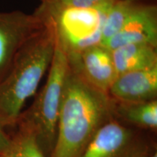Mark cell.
Masks as SVG:
<instances>
[{"instance_id":"1","label":"cell","mask_w":157,"mask_h":157,"mask_svg":"<svg viewBox=\"0 0 157 157\" xmlns=\"http://www.w3.org/2000/svg\"><path fill=\"white\" fill-rule=\"evenodd\" d=\"M116 103L109 94L90 85L68 65L50 157H77L98 129L113 119Z\"/></svg>"},{"instance_id":"2","label":"cell","mask_w":157,"mask_h":157,"mask_svg":"<svg viewBox=\"0 0 157 157\" xmlns=\"http://www.w3.org/2000/svg\"><path fill=\"white\" fill-rule=\"evenodd\" d=\"M42 17L46 23L44 28L21 47L0 80V124L5 127L17 124L25 102L36 95L50 68L56 48V32L52 23Z\"/></svg>"},{"instance_id":"3","label":"cell","mask_w":157,"mask_h":157,"mask_svg":"<svg viewBox=\"0 0 157 157\" xmlns=\"http://www.w3.org/2000/svg\"><path fill=\"white\" fill-rule=\"evenodd\" d=\"M68 68V57L56 40V48L44 86L33 103L23 111L17 124L31 131L45 156L50 157L54 148L63 89Z\"/></svg>"},{"instance_id":"4","label":"cell","mask_w":157,"mask_h":157,"mask_svg":"<svg viewBox=\"0 0 157 157\" xmlns=\"http://www.w3.org/2000/svg\"><path fill=\"white\" fill-rule=\"evenodd\" d=\"M113 3L100 8H76L42 2L34 13L52 23L57 42L67 54L101 44L104 21Z\"/></svg>"},{"instance_id":"5","label":"cell","mask_w":157,"mask_h":157,"mask_svg":"<svg viewBox=\"0 0 157 157\" xmlns=\"http://www.w3.org/2000/svg\"><path fill=\"white\" fill-rule=\"evenodd\" d=\"M45 25L44 20L35 13H0V80L7 74L21 47Z\"/></svg>"},{"instance_id":"6","label":"cell","mask_w":157,"mask_h":157,"mask_svg":"<svg viewBox=\"0 0 157 157\" xmlns=\"http://www.w3.org/2000/svg\"><path fill=\"white\" fill-rule=\"evenodd\" d=\"M66 55L68 65L76 74L90 85L108 93L118 76L111 50L98 44Z\"/></svg>"},{"instance_id":"7","label":"cell","mask_w":157,"mask_h":157,"mask_svg":"<svg viewBox=\"0 0 157 157\" xmlns=\"http://www.w3.org/2000/svg\"><path fill=\"white\" fill-rule=\"evenodd\" d=\"M129 44L157 48V7L137 4L121 30L103 44L110 50Z\"/></svg>"},{"instance_id":"8","label":"cell","mask_w":157,"mask_h":157,"mask_svg":"<svg viewBox=\"0 0 157 157\" xmlns=\"http://www.w3.org/2000/svg\"><path fill=\"white\" fill-rule=\"evenodd\" d=\"M135 150L132 130L113 119L98 129L77 157H129Z\"/></svg>"},{"instance_id":"9","label":"cell","mask_w":157,"mask_h":157,"mask_svg":"<svg viewBox=\"0 0 157 157\" xmlns=\"http://www.w3.org/2000/svg\"><path fill=\"white\" fill-rule=\"evenodd\" d=\"M108 93L117 103H141L156 100L157 66L119 74Z\"/></svg>"},{"instance_id":"10","label":"cell","mask_w":157,"mask_h":157,"mask_svg":"<svg viewBox=\"0 0 157 157\" xmlns=\"http://www.w3.org/2000/svg\"><path fill=\"white\" fill-rule=\"evenodd\" d=\"M156 48L147 44H129L111 50L118 75L157 66Z\"/></svg>"},{"instance_id":"11","label":"cell","mask_w":157,"mask_h":157,"mask_svg":"<svg viewBox=\"0 0 157 157\" xmlns=\"http://www.w3.org/2000/svg\"><path fill=\"white\" fill-rule=\"evenodd\" d=\"M116 113L128 122L142 128L157 127V100L141 103H117Z\"/></svg>"},{"instance_id":"12","label":"cell","mask_w":157,"mask_h":157,"mask_svg":"<svg viewBox=\"0 0 157 157\" xmlns=\"http://www.w3.org/2000/svg\"><path fill=\"white\" fill-rule=\"evenodd\" d=\"M137 4L136 2L121 0H116L113 3L104 21L101 44H105L121 30Z\"/></svg>"},{"instance_id":"13","label":"cell","mask_w":157,"mask_h":157,"mask_svg":"<svg viewBox=\"0 0 157 157\" xmlns=\"http://www.w3.org/2000/svg\"><path fill=\"white\" fill-rule=\"evenodd\" d=\"M5 157H47L40 148L36 137L31 131L18 125L17 132L10 136Z\"/></svg>"},{"instance_id":"14","label":"cell","mask_w":157,"mask_h":157,"mask_svg":"<svg viewBox=\"0 0 157 157\" xmlns=\"http://www.w3.org/2000/svg\"><path fill=\"white\" fill-rule=\"evenodd\" d=\"M116 0H52L44 2L60 7H76V8H100L103 6L114 2Z\"/></svg>"},{"instance_id":"15","label":"cell","mask_w":157,"mask_h":157,"mask_svg":"<svg viewBox=\"0 0 157 157\" xmlns=\"http://www.w3.org/2000/svg\"><path fill=\"white\" fill-rule=\"evenodd\" d=\"M10 136L5 132V127L0 124V155H4L9 148Z\"/></svg>"},{"instance_id":"16","label":"cell","mask_w":157,"mask_h":157,"mask_svg":"<svg viewBox=\"0 0 157 157\" xmlns=\"http://www.w3.org/2000/svg\"><path fill=\"white\" fill-rule=\"evenodd\" d=\"M144 154H145L143 152V151H138L136 149L129 157H143Z\"/></svg>"},{"instance_id":"17","label":"cell","mask_w":157,"mask_h":157,"mask_svg":"<svg viewBox=\"0 0 157 157\" xmlns=\"http://www.w3.org/2000/svg\"><path fill=\"white\" fill-rule=\"evenodd\" d=\"M143 157H157V153L155 152V153H154V154H152L151 155L144 154V155H143Z\"/></svg>"},{"instance_id":"18","label":"cell","mask_w":157,"mask_h":157,"mask_svg":"<svg viewBox=\"0 0 157 157\" xmlns=\"http://www.w3.org/2000/svg\"><path fill=\"white\" fill-rule=\"evenodd\" d=\"M121 1H130V2H136L137 0H121Z\"/></svg>"},{"instance_id":"19","label":"cell","mask_w":157,"mask_h":157,"mask_svg":"<svg viewBox=\"0 0 157 157\" xmlns=\"http://www.w3.org/2000/svg\"><path fill=\"white\" fill-rule=\"evenodd\" d=\"M52 1V0H42V2H50Z\"/></svg>"},{"instance_id":"20","label":"cell","mask_w":157,"mask_h":157,"mask_svg":"<svg viewBox=\"0 0 157 157\" xmlns=\"http://www.w3.org/2000/svg\"><path fill=\"white\" fill-rule=\"evenodd\" d=\"M0 157H5L4 155H0Z\"/></svg>"}]
</instances>
